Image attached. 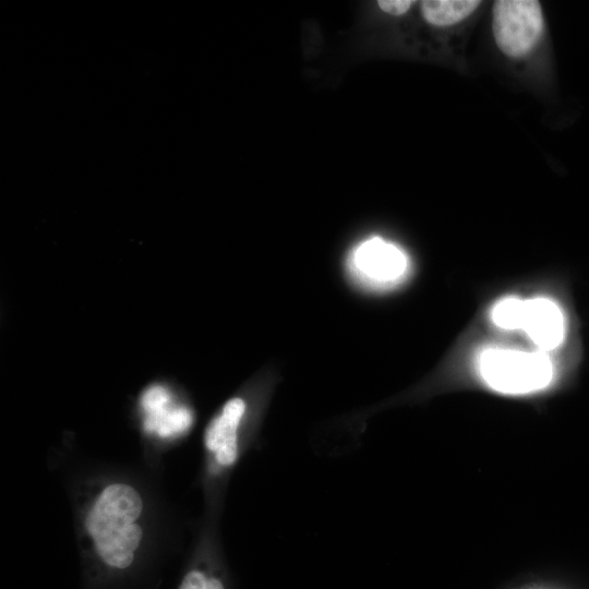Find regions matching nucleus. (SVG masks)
Wrapping results in <instances>:
<instances>
[{
  "label": "nucleus",
  "mask_w": 589,
  "mask_h": 589,
  "mask_svg": "<svg viewBox=\"0 0 589 589\" xmlns=\"http://www.w3.org/2000/svg\"><path fill=\"white\" fill-rule=\"evenodd\" d=\"M143 501L131 485L113 483L103 490L86 517V528L101 561L124 569L134 560L143 530L135 524Z\"/></svg>",
  "instance_id": "f257e3e1"
},
{
  "label": "nucleus",
  "mask_w": 589,
  "mask_h": 589,
  "mask_svg": "<svg viewBox=\"0 0 589 589\" xmlns=\"http://www.w3.org/2000/svg\"><path fill=\"white\" fill-rule=\"evenodd\" d=\"M170 394L161 385H153L143 393L141 405L146 413L144 426L147 431H157L160 436H168L190 426V410L185 407H170Z\"/></svg>",
  "instance_id": "0eeeda50"
},
{
  "label": "nucleus",
  "mask_w": 589,
  "mask_h": 589,
  "mask_svg": "<svg viewBox=\"0 0 589 589\" xmlns=\"http://www.w3.org/2000/svg\"><path fill=\"white\" fill-rule=\"evenodd\" d=\"M245 412L241 398H231L206 428L204 442L209 452L215 453L221 466L232 465L238 457V428Z\"/></svg>",
  "instance_id": "423d86ee"
},
{
  "label": "nucleus",
  "mask_w": 589,
  "mask_h": 589,
  "mask_svg": "<svg viewBox=\"0 0 589 589\" xmlns=\"http://www.w3.org/2000/svg\"><path fill=\"white\" fill-rule=\"evenodd\" d=\"M178 589H225L223 581L194 568L185 574Z\"/></svg>",
  "instance_id": "9d476101"
},
{
  "label": "nucleus",
  "mask_w": 589,
  "mask_h": 589,
  "mask_svg": "<svg viewBox=\"0 0 589 589\" xmlns=\"http://www.w3.org/2000/svg\"><path fill=\"white\" fill-rule=\"evenodd\" d=\"M492 35L497 49L507 58L521 60L540 44L545 19L536 0H497L492 5Z\"/></svg>",
  "instance_id": "7ed1b4c3"
},
{
  "label": "nucleus",
  "mask_w": 589,
  "mask_h": 589,
  "mask_svg": "<svg viewBox=\"0 0 589 589\" xmlns=\"http://www.w3.org/2000/svg\"><path fill=\"white\" fill-rule=\"evenodd\" d=\"M414 1L410 0H381L377 2L380 9L390 15H402L407 13Z\"/></svg>",
  "instance_id": "9b49d317"
},
{
  "label": "nucleus",
  "mask_w": 589,
  "mask_h": 589,
  "mask_svg": "<svg viewBox=\"0 0 589 589\" xmlns=\"http://www.w3.org/2000/svg\"><path fill=\"white\" fill-rule=\"evenodd\" d=\"M346 269L356 285L380 291L402 283L409 274L410 263L399 247L373 237L349 252Z\"/></svg>",
  "instance_id": "20e7f679"
},
{
  "label": "nucleus",
  "mask_w": 589,
  "mask_h": 589,
  "mask_svg": "<svg viewBox=\"0 0 589 589\" xmlns=\"http://www.w3.org/2000/svg\"><path fill=\"white\" fill-rule=\"evenodd\" d=\"M481 3L478 0H424L420 2V10L428 24L453 27L469 19Z\"/></svg>",
  "instance_id": "6e6552de"
},
{
  "label": "nucleus",
  "mask_w": 589,
  "mask_h": 589,
  "mask_svg": "<svg viewBox=\"0 0 589 589\" xmlns=\"http://www.w3.org/2000/svg\"><path fill=\"white\" fill-rule=\"evenodd\" d=\"M522 302L513 297L498 301L491 312L494 324L503 329H519Z\"/></svg>",
  "instance_id": "1a4fd4ad"
},
{
  "label": "nucleus",
  "mask_w": 589,
  "mask_h": 589,
  "mask_svg": "<svg viewBox=\"0 0 589 589\" xmlns=\"http://www.w3.org/2000/svg\"><path fill=\"white\" fill-rule=\"evenodd\" d=\"M519 329L545 352L562 342L565 333L564 315L558 305L548 298L524 300Z\"/></svg>",
  "instance_id": "39448f33"
},
{
  "label": "nucleus",
  "mask_w": 589,
  "mask_h": 589,
  "mask_svg": "<svg viewBox=\"0 0 589 589\" xmlns=\"http://www.w3.org/2000/svg\"><path fill=\"white\" fill-rule=\"evenodd\" d=\"M478 370L489 387L508 395L541 390L553 378V365L544 351L490 348L480 354Z\"/></svg>",
  "instance_id": "f03ea898"
}]
</instances>
